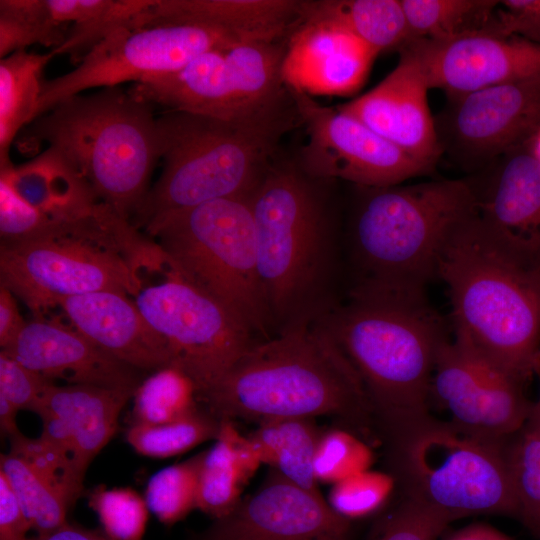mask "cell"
Wrapping results in <instances>:
<instances>
[{"label": "cell", "instance_id": "obj_29", "mask_svg": "<svg viewBox=\"0 0 540 540\" xmlns=\"http://www.w3.org/2000/svg\"><path fill=\"white\" fill-rule=\"evenodd\" d=\"M155 0H45L55 21L69 28L55 56L69 55L76 65L114 32L137 28L139 16Z\"/></svg>", "mask_w": 540, "mask_h": 540}, {"label": "cell", "instance_id": "obj_8", "mask_svg": "<svg viewBox=\"0 0 540 540\" xmlns=\"http://www.w3.org/2000/svg\"><path fill=\"white\" fill-rule=\"evenodd\" d=\"M155 242L108 205L53 221L39 234L0 246V285L36 317L60 300L101 290L132 296L138 267Z\"/></svg>", "mask_w": 540, "mask_h": 540}, {"label": "cell", "instance_id": "obj_41", "mask_svg": "<svg viewBox=\"0 0 540 540\" xmlns=\"http://www.w3.org/2000/svg\"><path fill=\"white\" fill-rule=\"evenodd\" d=\"M397 486L384 471L365 470L333 484L328 504L341 517L352 521L379 511Z\"/></svg>", "mask_w": 540, "mask_h": 540}, {"label": "cell", "instance_id": "obj_25", "mask_svg": "<svg viewBox=\"0 0 540 540\" xmlns=\"http://www.w3.org/2000/svg\"><path fill=\"white\" fill-rule=\"evenodd\" d=\"M302 19V0H155L139 27L202 25L245 42L287 40Z\"/></svg>", "mask_w": 540, "mask_h": 540}, {"label": "cell", "instance_id": "obj_36", "mask_svg": "<svg viewBox=\"0 0 540 540\" xmlns=\"http://www.w3.org/2000/svg\"><path fill=\"white\" fill-rule=\"evenodd\" d=\"M68 30L54 20L45 0L0 1L1 59L34 44L55 49L64 43Z\"/></svg>", "mask_w": 540, "mask_h": 540}, {"label": "cell", "instance_id": "obj_35", "mask_svg": "<svg viewBox=\"0 0 540 540\" xmlns=\"http://www.w3.org/2000/svg\"><path fill=\"white\" fill-rule=\"evenodd\" d=\"M4 474L37 534H44L64 525L70 505L58 490L25 460L9 452L0 457Z\"/></svg>", "mask_w": 540, "mask_h": 540}, {"label": "cell", "instance_id": "obj_22", "mask_svg": "<svg viewBox=\"0 0 540 540\" xmlns=\"http://www.w3.org/2000/svg\"><path fill=\"white\" fill-rule=\"evenodd\" d=\"M134 391L93 385L52 384L37 411L41 438L84 479L92 460L107 445Z\"/></svg>", "mask_w": 540, "mask_h": 540}, {"label": "cell", "instance_id": "obj_48", "mask_svg": "<svg viewBox=\"0 0 540 540\" xmlns=\"http://www.w3.org/2000/svg\"><path fill=\"white\" fill-rule=\"evenodd\" d=\"M15 295L5 286L0 285V347L10 345L24 328Z\"/></svg>", "mask_w": 540, "mask_h": 540}, {"label": "cell", "instance_id": "obj_18", "mask_svg": "<svg viewBox=\"0 0 540 540\" xmlns=\"http://www.w3.org/2000/svg\"><path fill=\"white\" fill-rule=\"evenodd\" d=\"M351 521L271 469L262 485L192 540H350Z\"/></svg>", "mask_w": 540, "mask_h": 540}, {"label": "cell", "instance_id": "obj_31", "mask_svg": "<svg viewBox=\"0 0 540 540\" xmlns=\"http://www.w3.org/2000/svg\"><path fill=\"white\" fill-rule=\"evenodd\" d=\"M54 57L52 50L44 54L20 50L0 60V166L11 162L12 142L37 117L42 75Z\"/></svg>", "mask_w": 540, "mask_h": 540}, {"label": "cell", "instance_id": "obj_23", "mask_svg": "<svg viewBox=\"0 0 540 540\" xmlns=\"http://www.w3.org/2000/svg\"><path fill=\"white\" fill-rule=\"evenodd\" d=\"M69 324L98 347L145 373L172 366L164 339L125 292L101 290L60 300Z\"/></svg>", "mask_w": 540, "mask_h": 540}, {"label": "cell", "instance_id": "obj_28", "mask_svg": "<svg viewBox=\"0 0 540 540\" xmlns=\"http://www.w3.org/2000/svg\"><path fill=\"white\" fill-rule=\"evenodd\" d=\"M302 19L335 23L377 55L399 52L411 41L400 0H302Z\"/></svg>", "mask_w": 540, "mask_h": 540}, {"label": "cell", "instance_id": "obj_38", "mask_svg": "<svg viewBox=\"0 0 540 540\" xmlns=\"http://www.w3.org/2000/svg\"><path fill=\"white\" fill-rule=\"evenodd\" d=\"M203 457L204 451L159 470L149 479L144 498L160 522L172 525L196 509Z\"/></svg>", "mask_w": 540, "mask_h": 540}, {"label": "cell", "instance_id": "obj_11", "mask_svg": "<svg viewBox=\"0 0 540 540\" xmlns=\"http://www.w3.org/2000/svg\"><path fill=\"white\" fill-rule=\"evenodd\" d=\"M286 40L251 41L207 51L180 70L134 83L147 103L230 121L298 120L282 78Z\"/></svg>", "mask_w": 540, "mask_h": 540}, {"label": "cell", "instance_id": "obj_7", "mask_svg": "<svg viewBox=\"0 0 540 540\" xmlns=\"http://www.w3.org/2000/svg\"><path fill=\"white\" fill-rule=\"evenodd\" d=\"M156 127L163 168L130 221L138 230L209 201L250 197L281 139L299 122H240L167 110Z\"/></svg>", "mask_w": 540, "mask_h": 540}, {"label": "cell", "instance_id": "obj_20", "mask_svg": "<svg viewBox=\"0 0 540 540\" xmlns=\"http://www.w3.org/2000/svg\"><path fill=\"white\" fill-rule=\"evenodd\" d=\"M4 353L50 381L134 391L147 374L110 355L70 324L35 317Z\"/></svg>", "mask_w": 540, "mask_h": 540}, {"label": "cell", "instance_id": "obj_43", "mask_svg": "<svg viewBox=\"0 0 540 540\" xmlns=\"http://www.w3.org/2000/svg\"><path fill=\"white\" fill-rule=\"evenodd\" d=\"M10 452L18 455L45 477L70 507L83 491V481L69 462L41 437L28 438L21 432L11 438Z\"/></svg>", "mask_w": 540, "mask_h": 540}, {"label": "cell", "instance_id": "obj_53", "mask_svg": "<svg viewBox=\"0 0 540 540\" xmlns=\"http://www.w3.org/2000/svg\"><path fill=\"white\" fill-rule=\"evenodd\" d=\"M532 147H533V150H534L536 156L540 160V130L532 138Z\"/></svg>", "mask_w": 540, "mask_h": 540}, {"label": "cell", "instance_id": "obj_47", "mask_svg": "<svg viewBox=\"0 0 540 540\" xmlns=\"http://www.w3.org/2000/svg\"><path fill=\"white\" fill-rule=\"evenodd\" d=\"M30 523L9 482L0 472V540H28Z\"/></svg>", "mask_w": 540, "mask_h": 540}, {"label": "cell", "instance_id": "obj_45", "mask_svg": "<svg viewBox=\"0 0 540 540\" xmlns=\"http://www.w3.org/2000/svg\"><path fill=\"white\" fill-rule=\"evenodd\" d=\"M51 222L23 200L0 178V237L1 244H11L29 239Z\"/></svg>", "mask_w": 540, "mask_h": 540}, {"label": "cell", "instance_id": "obj_17", "mask_svg": "<svg viewBox=\"0 0 540 540\" xmlns=\"http://www.w3.org/2000/svg\"><path fill=\"white\" fill-rule=\"evenodd\" d=\"M400 51L417 63L429 89H441L448 98L540 77V45L493 29L446 39H415Z\"/></svg>", "mask_w": 540, "mask_h": 540}, {"label": "cell", "instance_id": "obj_19", "mask_svg": "<svg viewBox=\"0 0 540 540\" xmlns=\"http://www.w3.org/2000/svg\"><path fill=\"white\" fill-rule=\"evenodd\" d=\"M396 67L373 89L337 108L433 169L443 151L431 115L426 80L417 63L400 51Z\"/></svg>", "mask_w": 540, "mask_h": 540}, {"label": "cell", "instance_id": "obj_34", "mask_svg": "<svg viewBox=\"0 0 540 540\" xmlns=\"http://www.w3.org/2000/svg\"><path fill=\"white\" fill-rule=\"evenodd\" d=\"M133 399L132 423L141 424L175 421L201 405L194 381L173 366L161 368L145 377L135 390Z\"/></svg>", "mask_w": 540, "mask_h": 540}, {"label": "cell", "instance_id": "obj_30", "mask_svg": "<svg viewBox=\"0 0 540 540\" xmlns=\"http://www.w3.org/2000/svg\"><path fill=\"white\" fill-rule=\"evenodd\" d=\"M313 419L290 418L266 422L248 435L261 462L283 477L321 495L314 474V458L321 435Z\"/></svg>", "mask_w": 540, "mask_h": 540}, {"label": "cell", "instance_id": "obj_2", "mask_svg": "<svg viewBox=\"0 0 540 540\" xmlns=\"http://www.w3.org/2000/svg\"><path fill=\"white\" fill-rule=\"evenodd\" d=\"M335 180L280 150L250 196L259 275L275 334L313 324L339 302Z\"/></svg>", "mask_w": 540, "mask_h": 540}, {"label": "cell", "instance_id": "obj_16", "mask_svg": "<svg viewBox=\"0 0 540 540\" xmlns=\"http://www.w3.org/2000/svg\"><path fill=\"white\" fill-rule=\"evenodd\" d=\"M431 399L457 427L495 441H507L520 431L533 403L525 396L523 383L449 336L436 356Z\"/></svg>", "mask_w": 540, "mask_h": 540}, {"label": "cell", "instance_id": "obj_40", "mask_svg": "<svg viewBox=\"0 0 540 540\" xmlns=\"http://www.w3.org/2000/svg\"><path fill=\"white\" fill-rule=\"evenodd\" d=\"M88 505L97 514L102 530L115 540H142L149 508L145 498L127 487L99 485L88 494Z\"/></svg>", "mask_w": 540, "mask_h": 540}, {"label": "cell", "instance_id": "obj_21", "mask_svg": "<svg viewBox=\"0 0 540 540\" xmlns=\"http://www.w3.org/2000/svg\"><path fill=\"white\" fill-rule=\"evenodd\" d=\"M377 54L343 27L301 19L289 35L282 78L293 91L313 96H342L364 83Z\"/></svg>", "mask_w": 540, "mask_h": 540}, {"label": "cell", "instance_id": "obj_52", "mask_svg": "<svg viewBox=\"0 0 540 540\" xmlns=\"http://www.w3.org/2000/svg\"><path fill=\"white\" fill-rule=\"evenodd\" d=\"M525 424L540 429V393L538 399L532 403L531 412Z\"/></svg>", "mask_w": 540, "mask_h": 540}, {"label": "cell", "instance_id": "obj_3", "mask_svg": "<svg viewBox=\"0 0 540 540\" xmlns=\"http://www.w3.org/2000/svg\"><path fill=\"white\" fill-rule=\"evenodd\" d=\"M199 402L221 420L328 416L363 438L376 431L357 374L317 323L255 342Z\"/></svg>", "mask_w": 540, "mask_h": 540}, {"label": "cell", "instance_id": "obj_13", "mask_svg": "<svg viewBox=\"0 0 540 540\" xmlns=\"http://www.w3.org/2000/svg\"><path fill=\"white\" fill-rule=\"evenodd\" d=\"M242 42L226 31L202 25L120 29L94 46L73 70L43 82L37 117L85 90L173 73L207 51Z\"/></svg>", "mask_w": 540, "mask_h": 540}, {"label": "cell", "instance_id": "obj_46", "mask_svg": "<svg viewBox=\"0 0 540 540\" xmlns=\"http://www.w3.org/2000/svg\"><path fill=\"white\" fill-rule=\"evenodd\" d=\"M498 30L540 45V0H502L495 12Z\"/></svg>", "mask_w": 540, "mask_h": 540}, {"label": "cell", "instance_id": "obj_5", "mask_svg": "<svg viewBox=\"0 0 540 540\" xmlns=\"http://www.w3.org/2000/svg\"><path fill=\"white\" fill-rule=\"evenodd\" d=\"M356 191L347 228V295L425 291L448 237L477 212L470 181L443 179Z\"/></svg>", "mask_w": 540, "mask_h": 540}, {"label": "cell", "instance_id": "obj_4", "mask_svg": "<svg viewBox=\"0 0 540 540\" xmlns=\"http://www.w3.org/2000/svg\"><path fill=\"white\" fill-rule=\"evenodd\" d=\"M316 323L357 374L382 440L431 415L435 360L448 334L425 291L347 296Z\"/></svg>", "mask_w": 540, "mask_h": 540}, {"label": "cell", "instance_id": "obj_14", "mask_svg": "<svg viewBox=\"0 0 540 540\" xmlns=\"http://www.w3.org/2000/svg\"><path fill=\"white\" fill-rule=\"evenodd\" d=\"M291 91L305 137L293 157L309 175L356 186L387 187L432 170L337 107Z\"/></svg>", "mask_w": 540, "mask_h": 540}, {"label": "cell", "instance_id": "obj_49", "mask_svg": "<svg viewBox=\"0 0 540 540\" xmlns=\"http://www.w3.org/2000/svg\"><path fill=\"white\" fill-rule=\"evenodd\" d=\"M28 540H115L102 529L91 530L66 522L55 530L29 537Z\"/></svg>", "mask_w": 540, "mask_h": 540}, {"label": "cell", "instance_id": "obj_39", "mask_svg": "<svg viewBox=\"0 0 540 540\" xmlns=\"http://www.w3.org/2000/svg\"><path fill=\"white\" fill-rule=\"evenodd\" d=\"M374 453L368 442L344 427L321 433L314 458L317 482L335 484L370 469Z\"/></svg>", "mask_w": 540, "mask_h": 540}, {"label": "cell", "instance_id": "obj_10", "mask_svg": "<svg viewBox=\"0 0 540 540\" xmlns=\"http://www.w3.org/2000/svg\"><path fill=\"white\" fill-rule=\"evenodd\" d=\"M144 229L181 275L227 305L259 339L275 335L259 275L250 197L209 201Z\"/></svg>", "mask_w": 540, "mask_h": 540}, {"label": "cell", "instance_id": "obj_15", "mask_svg": "<svg viewBox=\"0 0 540 540\" xmlns=\"http://www.w3.org/2000/svg\"><path fill=\"white\" fill-rule=\"evenodd\" d=\"M435 120L442 151L469 169H485L540 130V77L449 98Z\"/></svg>", "mask_w": 540, "mask_h": 540}, {"label": "cell", "instance_id": "obj_12", "mask_svg": "<svg viewBox=\"0 0 540 540\" xmlns=\"http://www.w3.org/2000/svg\"><path fill=\"white\" fill-rule=\"evenodd\" d=\"M137 279L133 301L166 342L172 366L194 381L198 399L261 340L227 305L181 275L157 244Z\"/></svg>", "mask_w": 540, "mask_h": 540}, {"label": "cell", "instance_id": "obj_42", "mask_svg": "<svg viewBox=\"0 0 540 540\" xmlns=\"http://www.w3.org/2000/svg\"><path fill=\"white\" fill-rule=\"evenodd\" d=\"M454 520L415 500H402L381 518L367 540H438Z\"/></svg>", "mask_w": 540, "mask_h": 540}, {"label": "cell", "instance_id": "obj_24", "mask_svg": "<svg viewBox=\"0 0 540 540\" xmlns=\"http://www.w3.org/2000/svg\"><path fill=\"white\" fill-rule=\"evenodd\" d=\"M485 169L481 186L471 182L478 216L519 248L540 256V160L532 139Z\"/></svg>", "mask_w": 540, "mask_h": 540}, {"label": "cell", "instance_id": "obj_50", "mask_svg": "<svg viewBox=\"0 0 540 540\" xmlns=\"http://www.w3.org/2000/svg\"><path fill=\"white\" fill-rule=\"evenodd\" d=\"M443 540H512L496 528L484 524L473 523L446 535Z\"/></svg>", "mask_w": 540, "mask_h": 540}, {"label": "cell", "instance_id": "obj_1", "mask_svg": "<svg viewBox=\"0 0 540 540\" xmlns=\"http://www.w3.org/2000/svg\"><path fill=\"white\" fill-rule=\"evenodd\" d=\"M436 277L448 289L455 338L523 384L540 371V256L476 212L448 237Z\"/></svg>", "mask_w": 540, "mask_h": 540}, {"label": "cell", "instance_id": "obj_37", "mask_svg": "<svg viewBox=\"0 0 540 540\" xmlns=\"http://www.w3.org/2000/svg\"><path fill=\"white\" fill-rule=\"evenodd\" d=\"M517 519L540 538V429L525 424L507 443Z\"/></svg>", "mask_w": 540, "mask_h": 540}, {"label": "cell", "instance_id": "obj_44", "mask_svg": "<svg viewBox=\"0 0 540 540\" xmlns=\"http://www.w3.org/2000/svg\"><path fill=\"white\" fill-rule=\"evenodd\" d=\"M54 384L16 359L0 352V396L18 411L37 413L49 387Z\"/></svg>", "mask_w": 540, "mask_h": 540}, {"label": "cell", "instance_id": "obj_6", "mask_svg": "<svg viewBox=\"0 0 540 540\" xmlns=\"http://www.w3.org/2000/svg\"><path fill=\"white\" fill-rule=\"evenodd\" d=\"M152 105L119 86L71 96L37 117L19 137L29 153L42 143L60 153L98 200L131 221L160 160Z\"/></svg>", "mask_w": 540, "mask_h": 540}, {"label": "cell", "instance_id": "obj_27", "mask_svg": "<svg viewBox=\"0 0 540 540\" xmlns=\"http://www.w3.org/2000/svg\"><path fill=\"white\" fill-rule=\"evenodd\" d=\"M260 465L248 436L236 428L234 421L223 419L215 443L204 451L196 509L214 520L229 515Z\"/></svg>", "mask_w": 540, "mask_h": 540}, {"label": "cell", "instance_id": "obj_9", "mask_svg": "<svg viewBox=\"0 0 540 540\" xmlns=\"http://www.w3.org/2000/svg\"><path fill=\"white\" fill-rule=\"evenodd\" d=\"M507 441L480 437L432 414L383 439L404 497L451 517L517 519Z\"/></svg>", "mask_w": 540, "mask_h": 540}, {"label": "cell", "instance_id": "obj_26", "mask_svg": "<svg viewBox=\"0 0 540 540\" xmlns=\"http://www.w3.org/2000/svg\"><path fill=\"white\" fill-rule=\"evenodd\" d=\"M0 178L50 221L81 217L100 202L82 174L49 147L23 165L0 166Z\"/></svg>", "mask_w": 540, "mask_h": 540}, {"label": "cell", "instance_id": "obj_32", "mask_svg": "<svg viewBox=\"0 0 540 540\" xmlns=\"http://www.w3.org/2000/svg\"><path fill=\"white\" fill-rule=\"evenodd\" d=\"M411 41L496 30V0H400Z\"/></svg>", "mask_w": 540, "mask_h": 540}, {"label": "cell", "instance_id": "obj_51", "mask_svg": "<svg viewBox=\"0 0 540 540\" xmlns=\"http://www.w3.org/2000/svg\"><path fill=\"white\" fill-rule=\"evenodd\" d=\"M18 410L3 396H0V429L1 433L11 438L20 433L16 424Z\"/></svg>", "mask_w": 540, "mask_h": 540}, {"label": "cell", "instance_id": "obj_33", "mask_svg": "<svg viewBox=\"0 0 540 540\" xmlns=\"http://www.w3.org/2000/svg\"><path fill=\"white\" fill-rule=\"evenodd\" d=\"M222 420L200 407L175 421L161 424L132 423L126 432L127 443L140 455L170 458L185 453L219 434Z\"/></svg>", "mask_w": 540, "mask_h": 540}]
</instances>
